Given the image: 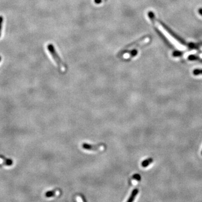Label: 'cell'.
<instances>
[{"mask_svg": "<svg viewBox=\"0 0 202 202\" xmlns=\"http://www.w3.org/2000/svg\"><path fill=\"white\" fill-rule=\"evenodd\" d=\"M148 16H149L150 20L155 26L156 29L162 34L163 35L173 44V46L180 50H185L186 49L185 45H184L181 42L178 41L176 38L174 37V35L162 24L161 22L155 18L153 12L149 11V12H148Z\"/></svg>", "mask_w": 202, "mask_h": 202, "instance_id": "cell-1", "label": "cell"}, {"mask_svg": "<svg viewBox=\"0 0 202 202\" xmlns=\"http://www.w3.org/2000/svg\"><path fill=\"white\" fill-rule=\"evenodd\" d=\"M150 40V37L148 35L145 37H142L140 39L135 40L129 44H128L126 46H125L124 48L121 49L120 51L119 52L117 53V57H121V56L126 54V53L130 49L136 47L139 45H140L143 43H148V42Z\"/></svg>", "mask_w": 202, "mask_h": 202, "instance_id": "cell-2", "label": "cell"}, {"mask_svg": "<svg viewBox=\"0 0 202 202\" xmlns=\"http://www.w3.org/2000/svg\"><path fill=\"white\" fill-rule=\"evenodd\" d=\"M47 49H48L50 55L53 58V60L55 61L56 64L58 66V67H59V69L62 71H64L66 69V66L64 64V62L61 59V57L57 53L55 49V47L53 46V45L52 44L50 43L47 45Z\"/></svg>", "mask_w": 202, "mask_h": 202, "instance_id": "cell-3", "label": "cell"}, {"mask_svg": "<svg viewBox=\"0 0 202 202\" xmlns=\"http://www.w3.org/2000/svg\"><path fill=\"white\" fill-rule=\"evenodd\" d=\"M83 148L86 150L88 151H103L105 148V146L103 144L101 145H97V146H93L88 144L87 143H83Z\"/></svg>", "mask_w": 202, "mask_h": 202, "instance_id": "cell-4", "label": "cell"}, {"mask_svg": "<svg viewBox=\"0 0 202 202\" xmlns=\"http://www.w3.org/2000/svg\"><path fill=\"white\" fill-rule=\"evenodd\" d=\"M138 193H139V190H138V189H134V190L133 191L132 193H131V195H130V196L129 199L128 200L127 202H133V201H134V200L135 199V197L137 196V194H138Z\"/></svg>", "mask_w": 202, "mask_h": 202, "instance_id": "cell-5", "label": "cell"}, {"mask_svg": "<svg viewBox=\"0 0 202 202\" xmlns=\"http://www.w3.org/2000/svg\"><path fill=\"white\" fill-rule=\"evenodd\" d=\"M153 161V160L152 158H149L148 159H146V160L143 161L142 163V166L143 167H148L151 163H152Z\"/></svg>", "mask_w": 202, "mask_h": 202, "instance_id": "cell-6", "label": "cell"}, {"mask_svg": "<svg viewBox=\"0 0 202 202\" xmlns=\"http://www.w3.org/2000/svg\"><path fill=\"white\" fill-rule=\"evenodd\" d=\"M58 193H58V190L49 191L48 192H47V193L46 194V196L47 197H52V196H55L57 195H58Z\"/></svg>", "mask_w": 202, "mask_h": 202, "instance_id": "cell-7", "label": "cell"}, {"mask_svg": "<svg viewBox=\"0 0 202 202\" xmlns=\"http://www.w3.org/2000/svg\"><path fill=\"white\" fill-rule=\"evenodd\" d=\"M193 74L195 76H198V75H202V70H199V69H196L193 71Z\"/></svg>", "mask_w": 202, "mask_h": 202, "instance_id": "cell-8", "label": "cell"}, {"mask_svg": "<svg viewBox=\"0 0 202 202\" xmlns=\"http://www.w3.org/2000/svg\"><path fill=\"white\" fill-rule=\"evenodd\" d=\"M3 20V16L0 15V38H1V33H2V29Z\"/></svg>", "mask_w": 202, "mask_h": 202, "instance_id": "cell-9", "label": "cell"}, {"mask_svg": "<svg viewBox=\"0 0 202 202\" xmlns=\"http://www.w3.org/2000/svg\"><path fill=\"white\" fill-rule=\"evenodd\" d=\"M133 178L134 180H137V181H140V179H141V177L140 176V175L139 174H135L133 175Z\"/></svg>", "mask_w": 202, "mask_h": 202, "instance_id": "cell-10", "label": "cell"}, {"mask_svg": "<svg viewBox=\"0 0 202 202\" xmlns=\"http://www.w3.org/2000/svg\"><path fill=\"white\" fill-rule=\"evenodd\" d=\"M198 12H199V14L201 16H202V8H200V9L198 10Z\"/></svg>", "mask_w": 202, "mask_h": 202, "instance_id": "cell-11", "label": "cell"}, {"mask_svg": "<svg viewBox=\"0 0 202 202\" xmlns=\"http://www.w3.org/2000/svg\"><path fill=\"white\" fill-rule=\"evenodd\" d=\"M1 61V57L0 56V61Z\"/></svg>", "mask_w": 202, "mask_h": 202, "instance_id": "cell-12", "label": "cell"}, {"mask_svg": "<svg viewBox=\"0 0 202 202\" xmlns=\"http://www.w3.org/2000/svg\"></svg>", "mask_w": 202, "mask_h": 202, "instance_id": "cell-13", "label": "cell"}]
</instances>
